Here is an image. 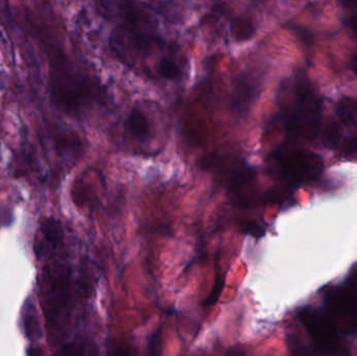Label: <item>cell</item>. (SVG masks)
<instances>
[{"instance_id":"cell-22","label":"cell","mask_w":357,"mask_h":356,"mask_svg":"<svg viewBox=\"0 0 357 356\" xmlns=\"http://www.w3.org/2000/svg\"><path fill=\"white\" fill-rule=\"evenodd\" d=\"M349 25L351 27L352 31L356 33L357 36V15L356 16H352L349 20Z\"/></svg>"},{"instance_id":"cell-3","label":"cell","mask_w":357,"mask_h":356,"mask_svg":"<svg viewBox=\"0 0 357 356\" xmlns=\"http://www.w3.org/2000/svg\"><path fill=\"white\" fill-rule=\"evenodd\" d=\"M325 311L337 332L344 334L357 332V299L344 286L333 288L325 297Z\"/></svg>"},{"instance_id":"cell-5","label":"cell","mask_w":357,"mask_h":356,"mask_svg":"<svg viewBox=\"0 0 357 356\" xmlns=\"http://www.w3.org/2000/svg\"><path fill=\"white\" fill-rule=\"evenodd\" d=\"M44 280L47 281L46 286L48 288L45 301L46 315L50 320H54L66 303L69 284L68 268L60 263L54 265L47 270Z\"/></svg>"},{"instance_id":"cell-1","label":"cell","mask_w":357,"mask_h":356,"mask_svg":"<svg viewBox=\"0 0 357 356\" xmlns=\"http://www.w3.org/2000/svg\"><path fill=\"white\" fill-rule=\"evenodd\" d=\"M283 121L289 135L312 139L321 125L320 98L312 91L310 82L297 75L293 83V102L283 106Z\"/></svg>"},{"instance_id":"cell-14","label":"cell","mask_w":357,"mask_h":356,"mask_svg":"<svg viewBox=\"0 0 357 356\" xmlns=\"http://www.w3.org/2000/svg\"><path fill=\"white\" fill-rule=\"evenodd\" d=\"M136 349L129 343L110 339L107 341V356H136Z\"/></svg>"},{"instance_id":"cell-18","label":"cell","mask_w":357,"mask_h":356,"mask_svg":"<svg viewBox=\"0 0 357 356\" xmlns=\"http://www.w3.org/2000/svg\"><path fill=\"white\" fill-rule=\"evenodd\" d=\"M62 356H89L87 348L82 343L73 342L65 345Z\"/></svg>"},{"instance_id":"cell-15","label":"cell","mask_w":357,"mask_h":356,"mask_svg":"<svg viewBox=\"0 0 357 356\" xmlns=\"http://www.w3.org/2000/svg\"><path fill=\"white\" fill-rule=\"evenodd\" d=\"M225 286V277L220 271L216 273L215 278H214L213 286H212L211 292H210L209 296L207 297L205 301H204V305L205 307H212V305L216 304L218 301L220 300V295H222V290Z\"/></svg>"},{"instance_id":"cell-21","label":"cell","mask_w":357,"mask_h":356,"mask_svg":"<svg viewBox=\"0 0 357 356\" xmlns=\"http://www.w3.org/2000/svg\"><path fill=\"white\" fill-rule=\"evenodd\" d=\"M346 150L347 152H354V150H357V137L352 138L350 140L349 144H347L346 146Z\"/></svg>"},{"instance_id":"cell-10","label":"cell","mask_w":357,"mask_h":356,"mask_svg":"<svg viewBox=\"0 0 357 356\" xmlns=\"http://www.w3.org/2000/svg\"><path fill=\"white\" fill-rule=\"evenodd\" d=\"M287 342L291 356H310V347L306 346L301 332L295 326L287 332Z\"/></svg>"},{"instance_id":"cell-17","label":"cell","mask_w":357,"mask_h":356,"mask_svg":"<svg viewBox=\"0 0 357 356\" xmlns=\"http://www.w3.org/2000/svg\"><path fill=\"white\" fill-rule=\"evenodd\" d=\"M341 132L335 123H331L325 130V144L328 148H335L339 144Z\"/></svg>"},{"instance_id":"cell-8","label":"cell","mask_w":357,"mask_h":356,"mask_svg":"<svg viewBox=\"0 0 357 356\" xmlns=\"http://www.w3.org/2000/svg\"><path fill=\"white\" fill-rule=\"evenodd\" d=\"M21 319H22L25 336L31 342L39 341L42 338L41 321H40L39 311L31 299H27L23 305Z\"/></svg>"},{"instance_id":"cell-7","label":"cell","mask_w":357,"mask_h":356,"mask_svg":"<svg viewBox=\"0 0 357 356\" xmlns=\"http://www.w3.org/2000/svg\"><path fill=\"white\" fill-rule=\"evenodd\" d=\"M130 136L139 144H150L153 138L152 123L142 109H132L127 119Z\"/></svg>"},{"instance_id":"cell-4","label":"cell","mask_w":357,"mask_h":356,"mask_svg":"<svg viewBox=\"0 0 357 356\" xmlns=\"http://www.w3.org/2000/svg\"><path fill=\"white\" fill-rule=\"evenodd\" d=\"M300 320L318 348L335 351L337 348L339 332L326 311L305 309L300 313Z\"/></svg>"},{"instance_id":"cell-9","label":"cell","mask_w":357,"mask_h":356,"mask_svg":"<svg viewBox=\"0 0 357 356\" xmlns=\"http://www.w3.org/2000/svg\"><path fill=\"white\" fill-rule=\"evenodd\" d=\"M255 89L250 85V79L248 77H241L237 81L235 88V107L238 110L245 111L249 108L250 102L253 98V92Z\"/></svg>"},{"instance_id":"cell-23","label":"cell","mask_w":357,"mask_h":356,"mask_svg":"<svg viewBox=\"0 0 357 356\" xmlns=\"http://www.w3.org/2000/svg\"><path fill=\"white\" fill-rule=\"evenodd\" d=\"M352 68H354V72L356 73L357 75V56H356V58H354V65H352Z\"/></svg>"},{"instance_id":"cell-13","label":"cell","mask_w":357,"mask_h":356,"mask_svg":"<svg viewBox=\"0 0 357 356\" xmlns=\"http://www.w3.org/2000/svg\"><path fill=\"white\" fill-rule=\"evenodd\" d=\"M337 113L345 123H354L357 117V105L351 98H343L337 105Z\"/></svg>"},{"instance_id":"cell-19","label":"cell","mask_w":357,"mask_h":356,"mask_svg":"<svg viewBox=\"0 0 357 356\" xmlns=\"http://www.w3.org/2000/svg\"><path fill=\"white\" fill-rule=\"evenodd\" d=\"M344 288L357 299V263L352 265Z\"/></svg>"},{"instance_id":"cell-6","label":"cell","mask_w":357,"mask_h":356,"mask_svg":"<svg viewBox=\"0 0 357 356\" xmlns=\"http://www.w3.org/2000/svg\"><path fill=\"white\" fill-rule=\"evenodd\" d=\"M62 240L63 228L60 222L52 217L43 219L36 236V254L40 258L48 256L60 246Z\"/></svg>"},{"instance_id":"cell-12","label":"cell","mask_w":357,"mask_h":356,"mask_svg":"<svg viewBox=\"0 0 357 356\" xmlns=\"http://www.w3.org/2000/svg\"><path fill=\"white\" fill-rule=\"evenodd\" d=\"M231 33L237 41H247L255 33L253 23L245 19H236L231 24Z\"/></svg>"},{"instance_id":"cell-16","label":"cell","mask_w":357,"mask_h":356,"mask_svg":"<svg viewBox=\"0 0 357 356\" xmlns=\"http://www.w3.org/2000/svg\"><path fill=\"white\" fill-rule=\"evenodd\" d=\"M162 353L163 332L162 328H158L149 339L148 356H162Z\"/></svg>"},{"instance_id":"cell-11","label":"cell","mask_w":357,"mask_h":356,"mask_svg":"<svg viewBox=\"0 0 357 356\" xmlns=\"http://www.w3.org/2000/svg\"><path fill=\"white\" fill-rule=\"evenodd\" d=\"M157 72L163 79L169 81H178L180 79L181 69L177 63L171 58H162L157 64Z\"/></svg>"},{"instance_id":"cell-2","label":"cell","mask_w":357,"mask_h":356,"mask_svg":"<svg viewBox=\"0 0 357 356\" xmlns=\"http://www.w3.org/2000/svg\"><path fill=\"white\" fill-rule=\"evenodd\" d=\"M273 162L279 176L291 183L312 181L324 171L322 158L305 150H279L273 157Z\"/></svg>"},{"instance_id":"cell-20","label":"cell","mask_w":357,"mask_h":356,"mask_svg":"<svg viewBox=\"0 0 357 356\" xmlns=\"http://www.w3.org/2000/svg\"><path fill=\"white\" fill-rule=\"evenodd\" d=\"M245 232L250 235L253 236V238H260L264 235L266 233V230L261 227V226L258 225V224H249L247 225V227L245 228Z\"/></svg>"}]
</instances>
